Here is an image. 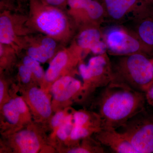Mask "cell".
Masks as SVG:
<instances>
[{"instance_id": "obj_1", "label": "cell", "mask_w": 153, "mask_h": 153, "mask_svg": "<svg viewBox=\"0 0 153 153\" xmlns=\"http://www.w3.org/2000/svg\"><path fill=\"white\" fill-rule=\"evenodd\" d=\"M145 93L111 82L102 88L96 103L102 127L115 129L146 108Z\"/></svg>"}, {"instance_id": "obj_2", "label": "cell", "mask_w": 153, "mask_h": 153, "mask_svg": "<svg viewBox=\"0 0 153 153\" xmlns=\"http://www.w3.org/2000/svg\"><path fill=\"white\" fill-rule=\"evenodd\" d=\"M28 4L27 25L30 29L53 38L63 47L72 41L77 28L66 10L40 0H29Z\"/></svg>"}, {"instance_id": "obj_3", "label": "cell", "mask_w": 153, "mask_h": 153, "mask_svg": "<svg viewBox=\"0 0 153 153\" xmlns=\"http://www.w3.org/2000/svg\"><path fill=\"white\" fill-rule=\"evenodd\" d=\"M115 57L111 60L113 76L111 82L145 93L153 83L151 58L142 53Z\"/></svg>"}, {"instance_id": "obj_4", "label": "cell", "mask_w": 153, "mask_h": 153, "mask_svg": "<svg viewBox=\"0 0 153 153\" xmlns=\"http://www.w3.org/2000/svg\"><path fill=\"white\" fill-rule=\"evenodd\" d=\"M103 40L109 55L121 56L142 53L153 56V47L143 42L133 29L121 25H114L102 30Z\"/></svg>"}, {"instance_id": "obj_5", "label": "cell", "mask_w": 153, "mask_h": 153, "mask_svg": "<svg viewBox=\"0 0 153 153\" xmlns=\"http://www.w3.org/2000/svg\"><path fill=\"white\" fill-rule=\"evenodd\" d=\"M137 153H153V113L146 108L116 129Z\"/></svg>"}, {"instance_id": "obj_6", "label": "cell", "mask_w": 153, "mask_h": 153, "mask_svg": "<svg viewBox=\"0 0 153 153\" xmlns=\"http://www.w3.org/2000/svg\"><path fill=\"white\" fill-rule=\"evenodd\" d=\"M27 15L9 10L0 13V43L13 47L18 55L25 50L26 38L35 32L27 25Z\"/></svg>"}, {"instance_id": "obj_7", "label": "cell", "mask_w": 153, "mask_h": 153, "mask_svg": "<svg viewBox=\"0 0 153 153\" xmlns=\"http://www.w3.org/2000/svg\"><path fill=\"white\" fill-rule=\"evenodd\" d=\"M106 14V21L121 25L151 17L153 0H99Z\"/></svg>"}, {"instance_id": "obj_8", "label": "cell", "mask_w": 153, "mask_h": 153, "mask_svg": "<svg viewBox=\"0 0 153 153\" xmlns=\"http://www.w3.org/2000/svg\"><path fill=\"white\" fill-rule=\"evenodd\" d=\"M78 69L83 80L85 95L106 86L113 79L111 61L107 53L91 57L87 64L82 61Z\"/></svg>"}, {"instance_id": "obj_9", "label": "cell", "mask_w": 153, "mask_h": 153, "mask_svg": "<svg viewBox=\"0 0 153 153\" xmlns=\"http://www.w3.org/2000/svg\"><path fill=\"white\" fill-rule=\"evenodd\" d=\"M85 56L83 50L72 40L69 46L62 47L50 60L43 82L51 84L61 76L79 73L76 67Z\"/></svg>"}, {"instance_id": "obj_10", "label": "cell", "mask_w": 153, "mask_h": 153, "mask_svg": "<svg viewBox=\"0 0 153 153\" xmlns=\"http://www.w3.org/2000/svg\"><path fill=\"white\" fill-rule=\"evenodd\" d=\"M63 47L53 38L41 33H35L27 36L24 50L26 55L40 63H45L52 60Z\"/></svg>"}, {"instance_id": "obj_11", "label": "cell", "mask_w": 153, "mask_h": 153, "mask_svg": "<svg viewBox=\"0 0 153 153\" xmlns=\"http://www.w3.org/2000/svg\"><path fill=\"white\" fill-rule=\"evenodd\" d=\"M51 92L54 100L63 102L75 98L83 94V84L74 75H64L51 85Z\"/></svg>"}, {"instance_id": "obj_12", "label": "cell", "mask_w": 153, "mask_h": 153, "mask_svg": "<svg viewBox=\"0 0 153 153\" xmlns=\"http://www.w3.org/2000/svg\"><path fill=\"white\" fill-rule=\"evenodd\" d=\"M95 139L102 146L116 153H137L131 143L116 129L102 127L94 134Z\"/></svg>"}, {"instance_id": "obj_13", "label": "cell", "mask_w": 153, "mask_h": 153, "mask_svg": "<svg viewBox=\"0 0 153 153\" xmlns=\"http://www.w3.org/2000/svg\"><path fill=\"white\" fill-rule=\"evenodd\" d=\"M85 55L94 53L104 44L101 27L86 25L80 27L73 39Z\"/></svg>"}, {"instance_id": "obj_14", "label": "cell", "mask_w": 153, "mask_h": 153, "mask_svg": "<svg viewBox=\"0 0 153 153\" xmlns=\"http://www.w3.org/2000/svg\"><path fill=\"white\" fill-rule=\"evenodd\" d=\"M27 100L34 112L39 117L47 119L51 115L52 106L46 94L37 87L30 88L27 94Z\"/></svg>"}, {"instance_id": "obj_15", "label": "cell", "mask_w": 153, "mask_h": 153, "mask_svg": "<svg viewBox=\"0 0 153 153\" xmlns=\"http://www.w3.org/2000/svg\"><path fill=\"white\" fill-rule=\"evenodd\" d=\"M106 21L105 10L99 0H91L88 5L78 28L86 25L101 27Z\"/></svg>"}, {"instance_id": "obj_16", "label": "cell", "mask_w": 153, "mask_h": 153, "mask_svg": "<svg viewBox=\"0 0 153 153\" xmlns=\"http://www.w3.org/2000/svg\"><path fill=\"white\" fill-rule=\"evenodd\" d=\"M14 141L21 153H37L41 147L38 136L33 131L29 130H24L17 133Z\"/></svg>"}, {"instance_id": "obj_17", "label": "cell", "mask_w": 153, "mask_h": 153, "mask_svg": "<svg viewBox=\"0 0 153 153\" xmlns=\"http://www.w3.org/2000/svg\"><path fill=\"white\" fill-rule=\"evenodd\" d=\"M133 29L143 42L153 47V18L147 17L134 22Z\"/></svg>"}, {"instance_id": "obj_18", "label": "cell", "mask_w": 153, "mask_h": 153, "mask_svg": "<svg viewBox=\"0 0 153 153\" xmlns=\"http://www.w3.org/2000/svg\"><path fill=\"white\" fill-rule=\"evenodd\" d=\"M91 0H67L66 11L78 28L86 8Z\"/></svg>"}, {"instance_id": "obj_19", "label": "cell", "mask_w": 153, "mask_h": 153, "mask_svg": "<svg viewBox=\"0 0 153 153\" xmlns=\"http://www.w3.org/2000/svg\"><path fill=\"white\" fill-rule=\"evenodd\" d=\"M82 143L76 145L68 151L69 153H105L104 148L98 141L91 138L90 136L82 139Z\"/></svg>"}, {"instance_id": "obj_20", "label": "cell", "mask_w": 153, "mask_h": 153, "mask_svg": "<svg viewBox=\"0 0 153 153\" xmlns=\"http://www.w3.org/2000/svg\"><path fill=\"white\" fill-rule=\"evenodd\" d=\"M18 53L11 46L0 43V61L1 68L9 69L13 65Z\"/></svg>"}, {"instance_id": "obj_21", "label": "cell", "mask_w": 153, "mask_h": 153, "mask_svg": "<svg viewBox=\"0 0 153 153\" xmlns=\"http://www.w3.org/2000/svg\"><path fill=\"white\" fill-rule=\"evenodd\" d=\"M3 111L5 117L9 123L13 125L18 123L21 114L17 109L15 100L11 99L4 105Z\"/></svg>"}, {"instance_id": "obj_22", "label": "cell", "mask_w": 153, "mask_h": 153, "mask_svg": "<svg viewBox=\"0 0 153 153\" xmlns=\"http://www.w3.org/2000/svg\"><path fill=\"white\" fill-rule=\"evenodd\" d=\"M22 63L31 70L35 79L40 81H44L45 72L41 67L40 62L26 55L22 60Z\"/></svg>"}, {"instance_id": "obj_23", "label": "cell", "mask_w": 153, "mask_h": 153, "mask_svg": "<svg viewBox=\"0 0 153 153\" xmlns=\"http://www.w3.org/2000/svg\"><path fill=\"white\" fill-rule=\"evenodd\" d=\"M73 115L71 114L66 116L63 123L58 127L57 129V136L61 140H65L70 136L71 131L74 127Z\"/></svg>"}, {"instance_id": "obj_24", "label": "cell", "mask_w": 153, "mask_h": 153, "mask_svg": "<svg viewBox=\"0 0 153 153\" xmlns=\"http://www.w3.org/2000/svg\"><path fill=\"white\" fill-rule=\"evenodd\" d=\"M99 131L97 129L93 128L74 126L69 137L72 140L77 142L79 140L90 136L91 135L95 134Z\"/></svg>"}, {"instance_id": "obj_25", "label": "cell", "mask_w": 153, "mask_h": 153, "mask_svg": "<svg viewBox=\"0 0 153 153\" xmlns=\"http://www.w3.org/2000/svg\"><path fill=\"white\" fill-rule=\"evenodd\" d=\"M18 70L19 78L23 83L27 84L31 82L32 79H35L31 70L23 63L19 65Z\"/></svg>"}, {"instance_id": "obj_26", "label": "cell", "mask_w": 153, "mask_h": 153, "mask_svg": "<svg viewBox=\"0 0 153 153\" xmlns=\"http://www.w3.org/2000/svg\"><path fill=\"white\" fill-rule=\"evenodd\" d=\"M66 115L63 111H59L52 117L51 124L53 128H57L63 123Z\"/></svg>"}, {"instance_id": "obj_27", "label": "cell", "mask_w": 153, "mask_h": 153, "mask_svg": "<svg viewBox=\"0 0 153 153\" xmlns=\"http://www.w3.org/2000/svg\"><path fill=\"white\" fill-rule=\"evenodd\" d=\"M41 2L47 4L66 10L67 0H40Z\"/></svg>"}, {"instance_id": "obj_28", "label": "cell", "mask_w": 153, "mask_h": 153, "mask_svg": "<svg viewBox=\"0 0 153 153\" xmlns=\"http://www.w3.org/2000/svg\"><path fill=\"white\" fill-rule=\"evenodd\" d=\"M16 106L20 114H24L27 111V107L25 100L21 97L14 99Z\"/></svg>"}, {"instance_id": "obj_29", "label": "cell", "mask_w": 153, "mask_h": 153, "mask_svg": "<svg viewBox=\"0 0 153 153\" xmlns=\"http://www.w3.org/2000/svg\"><path fill=\"white\" fill-rule=\"evenodd\" d=\"M147 102L153 107V83L145 92Z\"/></svg>"}, {"instance_id": "obj_30", "label": "cell", "mask_w": 153, "mask_h": 153, "mask_svg": "<svg viewBox=\"0 0 153 153\" xmlns=\"http://www.w3.org/2000/svg\"><path fill=\"white\" fill-rule=\"evenodd\" d=\"M4 93V85L2 80L1 79L0 81V102L1 103L3 100Z\"/></svg>"}, {"instance_id": "obj_31", "label": "cell", "mask_w": 153, "mask_h": 153, "mask_svg": "<svg viewBox=\"0 0 153 153\" xmlns=\"http://www.w3.org/2000/svg\"><path fill=\"white\" fill-rule=\"evenodd\" d=\"M19 1L20 2V3L22 4V2H28L29 0H19Z\"/></svg>"}, {"instance_id": "obj_32", "label": "cell", "mask_w": 153, "mask_h": 153, "mask_svg": "<svg viewBox=\"0 0 153 153\" xmlns=\"http://www.w3.org/2000/svg\"><path fill=\"white\" fill-rule=\"evenodd\" d=\"M151 63H152V70L153 73V58H151L150 59Z\"/></svg>"}, {"instance_id": "obj_33", "label": "cell", "mask_w": 153, "mask_h": 153, "mask_svg": "<svg viewBox=\"0 0 153 153\" xmlns=\"http://www.w3.org/2000/svg\"><path fill=\"white\" fill-rule=\"evenodd\" d=\"M152 17V18H153V11L152 13V17Z\"/></svg>"}]
</instances>
